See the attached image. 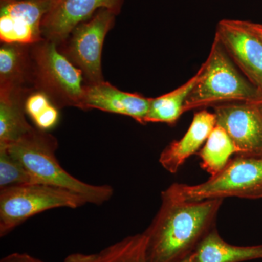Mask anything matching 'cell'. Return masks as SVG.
<instances>
[{"label":"cell","mask_w":262,"mask_h":262,"mask_svg":"<svg viewBox=\"0 0 262 262\" xmlns=\"http://www.w3.org/2000/svg\"><path fill=\"white\" fill-rule=\"evenodd\" d=\"M25 262H44L41 261L40 259H38V258L35 257H33V256H30V255L27 254V256H26Z\"/></svg>","instance_id":"obj_26"},{"label":"cell","mask_w":262,"mask_h":262,"mask_svg":"<svg viewBox=\"0 0 262 262\" xmlns=\"http://www.w3.org/2000/svg\"><path fill=\"white\" fill-rule=\"evenodd\" d=\"M215 37L246 79L262 93V41L248 28L246 20H221Z\"/></svg>","instance_id":"obj_9"},{"label":"cell","mask_w":262,"mask_h":262,"mask_svg":"<svg viewBox=\"0 0 262 262\" xmlns=\"http://www.w3.org/2000/svg\"><path fill=\"white\" fill-rule=\"evenodd\" d=\"M5 1H10V0H5Z\"/></svg>","instance_id":"obj_28"},{"label":"cell","mask_w":262,"mask_h":262,"mask_svg":"<svg viewBox=\"0 0 262 262\" xmlns=\"http://www.w3.org/2000/svg\"><path fill=\"white\" fill-rule=\"evenodd\" d=\"M150 98L117 89L108 82L84 84L80 110L96 108L106 113L130 117L145 125Z\"/></svg>","instance_id":"obj_12"},{"label":"cell","mask_w":262,"mask_h":262,"mask_svg":"<svg viewBox=\"0 0 262 262\" xmlns=\"http://www.w3.org/2000/svg\"><path fill=\"white\" fill-rule=\"evenodd\" d=\"M125 241L122 239L96 253H75L69 255L64 262H123Z\"/></svg>","instance_id":"obj_21"},{"label":"cell","mask_w":262,"mask_h":262,"mask_svg":"<svg viewBox=\"0 0 262 262\" xmlns=\"http://www.w3.org/2000/svg\"><path fill=\"white\" fill-rule=\"evenodd\" d=\"M27 253H13L5 256L0 262H25Z\"/></svg>","instance_id":"obj_23"},{"label":"cell","mask_w":262,"mask_h":262,"mask_svg":"<svg viewBox=\"0 0 262 262\" xmlns=\"http://www.w3.org/2000/svg\"><path fill=\"white\" fill-rule=\"evenodd\" d=\"M184 106L191 110L226 103L246 102L257 98L261 91L243 77L217 37H214L206 62Z\"/></svg>","instance_id":"obj_3"},{"label":"cell","mask_w":262,"mask_h":262,"mask_svg":"<svg viewBox=\"0 0 262 262\" xmlns=\"http://www.w3.org/2000/svg\"><path fill=\"white\" fill-rule=\"evenodd\" d=\"M5 148L20 162L39 183L80 194L88 203L103 205L113 198L110 185H94L68 173L56 158L58 141L46 131L34 128L20 140Z\"/></svg>","instance_id":"obj_2"},{"label":"cell","mask_w":262,"mask_h":262,"mask_svg":"<svg viewBox=\"0 0 262 262\" xmlns=\"http://www.w3.org/2000/svg\"><path fill=\"white\" fill-rule=\"evenodd\" d=\"M238 150L228 134L216 125L211 131L203 147L198 151L201 166L211 176L215 175L225 168L233 155Z\"/></svg>","instance_id":"obj_18"},{"label":"cell","mask_w":262,"mask_h":262,"mask_svg":"<svg viewBox=\"0 0 262 262\" xmlns=\"http://www.w3.org/2000/svg\"><path fill=\"white\" fill-rule=\"evenodd\" d=\"M262 259V244L239 246L229 244L216 227L201 241L194 252V262H244Z\"/></svg>","instance_id":"obj_15"},{"label":"cell","mask_w":262,"mask_h":262,"mask_svg":"<svg viewBox=\"0 0 262 262\" xmlns=\"http://www.w3.org/2000/svg\"><path fill=\"white\" fill-rule=\"evenodd\" d=\"M161 198L177 202L262 199V157L237 155L206 182L196 185L174 183L161 192Z\"/></svg>","instance_id":"obj_4"},{"label":"cell","mask_w":262,"mask_h":262,"mask_svg":"<svg viewBox=\"0 0 262 262\" xmlns=\"http://www.w3.org/2000/svg\"><path fill=\"white\" fill-rule=\"evenodd\" d=\"M26 113L39 130L47 131L56 126L59 118L58 108L42 91H32L24 101Z\"/></svg>","instance_id":"obj_19"},{"label":"cell","mask_w":262,"mask_h":262,"mask_svg":"<svg viewBox=\"0 0 262 262\" xmlns=\"http://www.w3.org/2000/svg\"><path fill=\"white\" fill-rule=\"evenodd\" d=\"M146 247L145 239L139 235L131 236L127 241L123 262H135L141 251Z\"/></svg>","instance_id":"obj_22"},{"label":"cell","mask_w":262,"mask_h":262,"mask_svg":"<svg viewBox=\"0 0 262 262\" xmlns=\"http://www.w3.org/2000/svg\"><path fill=\"white\" fill-rule=\"evenodd\" d=\"M80 194L46 184H24L0 191V237L42 212L58 208H80L87 204Z\"/></svg>","instance_id":"obj_6"},{"label":"cell","mask_w":262,"mask_h":262,"mask_svg":"<svg viewBox=\"0 0 262 262\" xmlns=\"http://www.w3.org/2000/svg\"><path fill=\"white\" fill-rule=\"evenodd\" d=\"M246 25L262 41V24L253 23L251 21H246Z\"/></svg>","instance_id":"obj_24"},{"label":"cell","mask_w":262,"mask_h":262,"mask_svg":"<svg viewBox=\"0 0 262 262\" xmlns=\"http://www.w3.org/2000/svg\"><path fill=\"white\" fill-rule=\"evenodd\" d=\"M224 200L177 202L161 198V205L144 232L146 262H179L195 252L216 227Z\"/></svg>","instance_id":"obj_1"},{"label":"cell","mask_w":262,"mask_h":262,"mask_svg":"<svg viewBox=\"0 0 262 262\" xmlns=\"http://www.w3.org/2000/svg\"><path fill=\"white\" fill-rule=\"evenodd\" d=\"M28 91L0 94V148L14 144L34 128L25 116L23 98Z\"/></svg>","instance_id":"obj_16"},{"label":"cell","mask_w":262,"mask_h":262,"mask_svg":"<svg viewBox=\"0 0 262 262\" xmlns=\"http://www.w3.org/2000/svg\"><path fill=\"white\" fill-rule=\"evenodd\" d=\"M28 46L4 44L0 48V94L29 91L24 84L32 82V59Z\"/></svg>","instance_id":"obj_14"},{"label":"cell","mask_w":262,"mask_h":262,"mask_svg":"<svg viewBox=\"0 0 262 262\" xmlns=\"http://www.w3.org/2000/svg\"><path fill=\"white\" fill-rule=\"evenodd\" d=\"M55 2L56 0H1V42L31 46L42 41V20Z\"/></svg>","instance_id":"obj_8"},{"label":"cell","mask_w":262,"mask_h":262,"mask_svg":"<svg viewBox=\"0 0 262 262\" xmlns=\"http://www.w3.org/2000/svg\"><path fill=\"white\" fill-rule=\"evenodd\" d=\"M123 0H56L42 22L43 39L59 46L81 23L101 8L120 13Z\"/></svg>","instance_id":"obj_11"},{"label":"cell","mask_w":262,"mask_h":262,"mask_svg":"<svg viewBox=\"0 0 262 262\" xmlns=\"http://www.w3.org/2000/svg\"><path fill=\"white\" fill-rule=\"evenodd\" d=\"M116 15L106 8L98 10L89 20L79 24L59 45L62 46L59 51L82 71L86 84L104 81L101 69L103 45L108 31L115 24Z\"/></svg>","instance_id":"obj_7"},{"label":"cell","mask_w":262,"mask_h":262,"mask_svg":"<svg viewBox=\"0 0 262 262\" xmlns=\"http://www.w3.org/2000/svg\"><path fill=\"white\" fill-rule=\"evenodd\" d=\"M248 102L251 103L252 104L254 105L262 115V93H261V94H260L257 98H255V99L252 100V101H249Z\"/></svg>","instance_id":"obj_25"},{"label":"cell","mask_w":262,"mask_h":262,"mask_svg":"<svg viewBox=\"0 0 262 262\" xmlns=\"http://www.w3.org/2000/svg\"><path fill=\"white\" fill-rule=\"evenodd\" d=\"M216 125L227 132L239 155L262 157V115L252 103L234 102L213 106Z\"/></svg>","instance_id":"obj_10"},{"label":"cell","mask_w":262,"mask_h":262,"mask_svg":"<svg viewBox=\"0 0 262 262\" xmlns=\"http://www.w3.org/2000/svg\"><path fill=\"white\" fill-rule=\"evenodd\" d=\"M32 46L34 89L47 95L58 107L80 108L84 89L82 71L59 51L56 43L43 39Z\"/></svg>","instance_id":"obj_5"},{"label":"cell","mask_w":262,"mask_h":262,"mask_svg":"<svg viewBox=\"0 0 262 262\" xmlns=\"http://www.w3.org/2000/svg\"><path fill=\"white\" fill-rule=\"evenodd\" d=\"M199 76V71L180 87L159 97L150 98L149 108L146 117L148 122H163L173 125L184 114V106Z\"/></svg>","instance_id":"obj_17"},{"label":"cell","mask_w":262,"mask_h":262,"mask_svg":"<svg viewBox=\"0 0 262 262\" xmlns=\"http://www.w3.org/2000/svg\"><path fill=\"white\" fill-rule=\"evenodd\" d=\"M32 184L40 183L8 150L0 148V189Z\"/></svg>","instance_id":"obj_20"},{"label":"cell","mask_w":262,"mask_h":262,"mask_svg":"<svg viewBox=\"0 0 262 262\" xmlns=\"http://www.w3.org/2000/svg\"><path fill=\"white\" fill-rule=\"evenodd\" d=\"M215 125L216 117L214 113L206 110L196 112L182 138L172 141L162 151L159 158L160 165L169 173H177L185 162L204 145Z\"/></svg>","instance_id":"obj_13"},{"label":"cell","mask_w":262,"mask_h":262,"mask_svg":"<svg viewBox=\"0 0 262 262\" xmlns=\"http://www.w3.org/2000/svg\"><path fill=\"white\" fill-rule=\"evenodd\" d=\"M194 253L191 254L190 256H187V258L182 260L179 262H194Z\"/></svg>","instance_id":"obj_27"}]
</instances>
